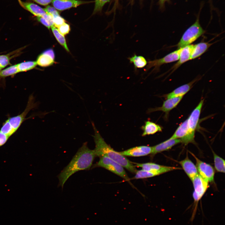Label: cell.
Returning <instances> with one entry per match:
<instances>
[{"instance_id":"cell-17","label":"cell","mask_w":225,"mask_h":225,"mask_svg":"<svg viewBox=\"0 0 225 225\" xmlns=\"http://www.w3.org/2000/svg\"><path fill=\"white\" fill-rule=\"evenodd\" d=\"M20 5L37 17H43L47 13L43 8L32 2L18 0Z\"/></svg>"},{"instance_id":"cell-20","label":"cell","mask_w":225,"mask_h":225,"mask_svg":"<svg viewBox=\"0 0 225 225\" xmlns=\"http://www.w3.org/2000/svg\"><path fill=\"white\" fill-rule=\"evenodd\" d=\"M141 128L143 131L142 136L153 134L162 131V127L160 126L149 120L146 121Z\"/></svg>"},{"instance_id":"cell-11","label":"cell","mask_w":225,"mask_h":225,"mask_svg":"<svg viewBox=\"0 0 225 225\" xmlns=\"http://www.w3.org/2000/svg\"><path fill=\"white\" fill-rule=\"evenodd\" d=\"M193 45H189L181 48L179 58L176 63L168 71H171L170 74L173 72L180 66L186 62L191 60V57Z\"/></svg>"},{"instance_id":"cell-36","label":"cell","mask_w":225,"mask_h":225,"mask_svg":"<svg viewBox=\"0 0 225 225\" xmlns=\"http://www.w3.org/2000/svg\"><path fill=\"white\" fill-rule=\"evenodd\" d=\"M37 19L38 21L46 26L48 29H49L51 27L48 22L43 18L41 17H37Z\"/></svg>"},{"instance_id":"cell-28","label":"cell","mask_w":225,"mask_h":225,"mask_svg":"<svg viewBox=\"0 0 225 225\" xmlns=\"http://www.w3.org/2000/svg\"><path fill=\"white\" fill-rule=\"evenodd\" d=\"M19 72L17 65L11 66L0 72V76L2 77L12 76Z\"/></svg>"},{"instance_id":"cell-5","label":"cell","mask_w":225,"mask_h":225,"mask_svg":"<svg viewBox=\"0 0 225 225\" xmlns=\"http://www.w3.org/2000/svg\"><path fill=\"white\" fill-rule=\"evenodd\" d=\"M99 158L98 162L94 164L92 168L99 167L104 168L129 182L130 179L122 166L107 157L103 156Z\"/></svg>"},{"instance_id":"cell-9","label":"cell","mask_w":225,"mask_h":225,"mask_svg":"<svg viewBox=\"0 0 225 225\" xmlns=\"http://www.w3.org/2000/svg\"><path fill=\"white\" fill-rule=\"evenodd\" d=\"M191 153L196 160L198 174L208 182L213 181L215 171L212 166L200 160L193 153Z\"/></svg>"},{"instance_id":"cell-29","label":"cell","mask_w":225,"mask_h":225,"mask_svg":"<svg viewBox=\"0 0 225 225\" xmlns=\"http://www.w3.org/2000/svg\"><path fill=\"white\" fill-rule=\"evenodd\" d=\"M0 132L6 134L9 137L16 132L12 128L7 119L2 123Z\"/></svg>"},{"instance_id":"cell-15","label":"cell","mask_w":225,"mask_h":225,"mask_svg":"<svg viewBox=\"0 0 225 225\" xmlns=\"http://www.w3.org/2000/svg\"><path fill=\"white\" fill-rule=\"evenodd\" d=\"M188 135V128L187 119L179 126L170 138L179 139L181 142L186 144L189 143Z\"/></svg>"},{"instance_id":"cell-24","label":"cell","mask_w":225,"mask_h":225,"mask_svg":"<svg viewBox=\"0 0 225 225\" xmlns=\"http://www.w3.org/2000/svg\"><path fill=\"white\" fill-rule=\"evenodd\" d=\"M135 174V175L133 178L135 179L151 178L161 174L160 172H158L147 171L142 169L137 170Z\"/></svg>"},{"instance_id":"cell-13","label":"cell","mask_w":225,"mask_h":225,"mask_svg":"<svg viewBox=\"0 0 225 225\" xmlns=\"http://www.w3.org/2000/svg\"><path fill=\"white\" fill-rule=\"evenodd\" d=\"M183 96L167 98L165 101L160 107L150 108L148 110V113H150L157 111H162L168 113L170 111L175 108L179 103Z\"/></svg>"},{"instance_id":"cell-37","label":"cell","mask_w":225,"mask_h":225,"mask_svg":"<svg viewBox=\"0 0 225 225\" xmlns=\"http://www.w3.org/2000/svg\"><path fill=\"white\" fill-rule=\"evenodd\" d=\"M42 53L47 55L50 56L54 60L55 53L53 50L52 48L48 49L44 51Z\"/></svg>"},{"instance_id":"cell-21","label":"cell","mask_w":225,"mask_h":225,"mask_svg":"<svg viewBox=\"0 0 225 225\" xmlns=\"http://www.w3.org/2000/svg\"><path fill=\"white\" fill-rule=\"evenodd\" d=\"M212 43L208 42H200L193 45L191 60L198 58L204 52L212 45Z\"/></svg>"},{"instance_id":"cell-34","label":"cell","mask_w":225,"mask_h":225,"mask_svg":"<svg viewBox=\"0 0 225 225\" xmlns=\"http://www.w3.org/2000/svg\"><path fill=\"white\" fill-rule=\"evenodd\" d=\"M53 21L54 25L57 28L65 23V19L60 15L53 17Z\"/></svg>"},{"instance_id":"cell-32","label":"cell","mask_w":225,"mask_h":225,"mask_svg":"<svg viewBox=\"0 0 225 225\" xmlns=\"http://www.w3.org/2000/svg\"><path fill=\"white\" fill-rule=\"evenodd\" d=\"M43 9L46 13L51 15L52 18L60 15L59 12L56 9L51 6H48Z\"/></svg>"},{"instance_id":"cell-18","label":"cell","mask_w":225,"mask_h":225,"mask_svg":"<svg viewBox=\"0 0 225 225\" xmlns=\"http://www.w3.org/2000/svg\"><path fill=\"white\" fill-rule=\"evenodd\" d=\"M179 163L191 181L198 174L196 166L189 158L187 155L184 159L180 161Z\"/></svg>"},{"instance_id":"cell-33","label":"cell","mask_w":225,"mask_h":225,"mask_svg":"<svg viewBox=\"0 0 225 225\" xmlns=\"http://www.w3.org/2000/svg\"><path fill=\"white\" fill-rule=\"evenodd\" d=\"M58 28L59 32L63 35L68 34L70 31L69 25L65 22L59 26Z\"/></svg>"},{"instance_id":"cell-19","label":"cell","mask_w":225,"mask_h":225,"mask_svg":"<svg viewBox=\"0 0 225 225\" xmlns=\"http://www.w3.org/2000/svg\"><path fill=\"white\" fill-rule=\"evenodd\" d=\"M181 142L180 139L169 138L168 140L152 147V154L153 155L168 150L174 145Z\"/></svg>"},{"instance_id":"cell-38","label":"cell","mask_w":225,"mask_h":225,"mask_svg":"<svg viewBox=\"0 0 225 225\" xmlns=\"http://www.w3.org/2000/svg\"><path fill=\"white\" fill-rule=\"evenodd\" d=\"M38 4L42 5H48L52 2V0H32Z\"/></svg>"},{"instance_id":"cell-6","label":"cell","mask_w":225,"mask_h":225,"mask_svg":"<svg viewBox=\"0 0 225 225\" xmlns=\"http://www.w3.org/2000/svg\"><path fill=\"white\" fill-rule=\"evenodd\" d=\"M181 50V48L178 49L162 58L149 61L144 71H148L151 68H153L151 72H158L159 71L160 66L163 64L178 61L179 58Z\"/></svg>"},{"instance_id":"cell-22","label":"cell","mask_w":225,"mask_h":225,"mask_svg":"<svg viewBox=\"0 0 225 225\" xmlns=\"http://www.w3.org/2000/svg\"><path fill=\"white\" fill-rule=\"evenodd\" d=\"M130 63H133L135 71L137 69L142 68L147 66L148 62L145 58L142 56H137L135 53L133 56L128 58Z\"/></svg>"},{"instance_id":"cell-7","label":"cell","mask_w":225,"mask_h":225,"mask_svg":"<svg viewBox=\"0 0 225 225\" xmlns=\"http://www.w3.org/2000/svg\"><path fill=\"white\" fill-rule=\"evenodd\" d=\"M203 102V99L200 101L187 119L188 128V137L189 143L195 142V131L198 126Z\"/></svg>"},{"instance_id":"cell-8","label":"cell","mask_w":225,"mask_h":225,"mask_svg":"<svg viewBox=\"0 0 225 225\" xmlns=\"http://www.w3.org/2000/svg\"><path fill=\"white\" fill-rule=\"evenodd\" d=\"M35 105L34 97L31 95L29 98L27 105L24 111L20 114L9 117L7 119L12 128L16 132L26 120L27 115L35 107Z\"/></svg>"},{"instance_id":"cell-12","label":"cell","mask_w":225,"mask_h":225,"mask_svg":"<svg viewBox=\"0 0 225 225\" xmlns=\"http://www.w3.org/2000/svg\"><path fill=\"white\" fill-rule=\"evenodd\" d=\"M90 2H91L79 0H52V2L54 7L60 11L76 7L80 5Z\"/></svg>"},{"instance_id":"cell-39","label":"cell","mask_w":225,"mask_h":225,"mask_svg":"<svg viewBox=\"0 0 225 225\" xmlns=\"http://www.w3.org/2000/svg\"><path fill=\"white\" fill-rule=\"evenodd\" d=\"M169 0H159V3L160 8L163 9L164 8L166 2Z\"/></svg>"},{"instance_id":"cell-3","label":"cell","mask_w":225,"mask_h":225,"mask_svg":"<svg viewBox=\"0 0 225 225\" xmlns=\"http://www.w3.org/2000/svg\"><path fill=\"white\" fill-rule=\"evenodd\" d=\"M199 17V13L195 22L184 32L176 45L178 49L190 45L205 33L200 23Z\"/></svg>"},{"instance_id":"cell-4","label":"cell","mask_w":225,"mask_h":225,"mask_svg":"<svg viewBox=\"0 0 225 225\" xmlns=\"http://www.w3.org/2000/svg\"><path fill=\"white\" fill-rule=\"evenodd\" d=\"M192 181L194 189L192 195L194 200V205L190 219V220L192 222L196 213L198 202L208 188L209 182L203 178L198 174Z\"/></svg>"},{"instance_id":"cell-14","label":"cell","mask_w":225,"mask_h":225,"mask_svg":"<svg viewBox=\"0 0 225 225\" xmlns=\"http://www.w3.org/2000/svg\"><path fill=\"white\" fill-rule=\"evenodd\" d=\"M152 152V147L141 146L132 148L119 152L124 156L137 157L147 155L151 154Z\"/></svg>"},{"instance_id":"cell-16","label":"cell","mask_w":225,"mask_h":225,"mask_svg":"<svg viewBox=\"0 0 225 225\" xmlns=\"http://www.w3.org/2000/svg\"><path fill=\"white\" fill-rule=\"evenodd\" d=\"M201 78L200 76H198L190 82L177 88L170 93L165 95V97L167 99L183 96L190 90L194 84Z\"/></svg>"},{"instance_id":"cell-31","label":"cell","mask_w":225,"mask_h":225,"mask_svg":"<svg viewBox=\"0 0 225 225\" xmlns=\"http://www.w3.org/2000/svg\"><path fill=\"white\" fill-rule=\"evenodd\" d=\"M10 58L9 55H0V66L2 68L10 64Z\"/></svg>"},{"instance_id":"cell-35","label":"cell","mask_w":225,"mask_h":225,"mask_svg":"<svg viewBox=\"0 0 225 225\" xmlns=\"http://www.w3.org/2000/svg\"><path fill=\"white\" fill-rule=\"evenodd\" d=\"M9 137L0 132V147L4 145L7 141Z\"/></svg>"},{"instance_id":"cell-10","label":"cell","mask_w":225,"mask_h":225,"mask_svg":"<svg viewBox=\"0 0 225 225\" xmlns=\"http://www.w3.org/2000/svg\"><path fill=\"white\" fill-rule=\"evenodd\" d=\"M135 167L141 168L142 170L147 171L158 172L162 174L175 170L180 169L179 168L160 165L152 162L138 163L132 162Z\"/></svg>"},{"instance_id":"cell-2","label":"cell","mask_w":225,"mask_h":225,"mask_svg":"<svg viewBox=\"0 0 225 225\" xmlns=\"http://www.w3.org/2000/svg\"><path fill=\"white\" fill-rule=\"evenodd\" d=\"M92 124L94 131L93 137L95 147L94 150L96 157H107L118 163L131 172L135 173L137 170L132 162L108 145L101 136L94 123L92 122Z\"/></svg>"},{"instance_id":"cell-1","label":"cell","mask_w":225,"mask_h":225,"mask_svg":"<svg viewBox=\"0 0 225 225\" xmlns=\"http://www.w3.org/2000/svg\"><path fill=\"white\" fill-rule=\"evenodd\" d=\"M96 157L94 150L89 148L87 142L83 143L70 162L58 175V186L63 188L67 181L73 174L80 171L89 170Z\"/></svg>"},{"instance_id":"cell-26","label":"cell","mask_w":225,"mask_h":225,"mask_svg":"<svg viewBox=\"0 0 225 225\" xmlns=\"http://www.w3.org/2000/svg\"><path fill=\"white\" fill-rule=\"evenodd\" d=\"M52 31L58 42L66 50L69 52V50L67 46L65 38L64 35L61 34L58 29L54 26L51 27Z\"/></svg>"},{"instance_id":"cell-25","label":"cell","mask_w":225,"mask_h":225,"mask_svg":"<svg viewBox=\"0 0 225 225\" xmlns=\"http://www.w3.org/2000/svg\"><path fill=\"white\" fill-rule=\"evenodd\" d=\"M214 167L216 170L218 172H225V160L214 152H213Z\"/></svg>"},{"instance_id":"cell-40","label":"cell","mask_w":225,"mask_h":225,"mask_svg":"<svg viewBox=\"0 0 225 225\" xmlns=\"http://www.w3.org/2000/svg\"><path fill=\"white\" fill-rule=\"evenodd\" d=\"M2 68V67L0 66V72L1 71V70Z\"/></svg>"},{"instance_id":"cell-27","label":"cell","mask_w":225,"mask_h":225,"mask_svg":"<svg viewBox=\"0 0 225 225\" xmlns=\"http://www.w3.org/2000/svg\"><path fill=\"white\" fill-rule=\"evenodd\" d=\"M37 65L36 61H28L21 62L17 64L19 72L27 71L31 70Z\"/></svg>"},{"instance_id":"cell-23","label":"cell","mask_w":225,"mask_h":225,"mask_svg":"<svg viewBox=\"0 0 225 225\" xmlns=\"http://www.w3.org/2000/svg\"><path fill=\"white\" fill-rule=\"evenodd\" d=\"M37 64L42 67H47L52 65L54 60L49 56L42 53L38 57L36 61Z\"/></svg>"},{"instance_id":"cell-30","label":"cell","mask_w":225,"mask_h":225,"mask_svg":"<svg viewBox=\"0 0 225 225\" xmlns=\"http://www.w3.org/2000/svg\"><path fill=\"white\" fill-rule=\"evenodd\" d=\"M111 0H95V7L93 14L101 11L104 5Z\"/></svg>"}]
</instances>
